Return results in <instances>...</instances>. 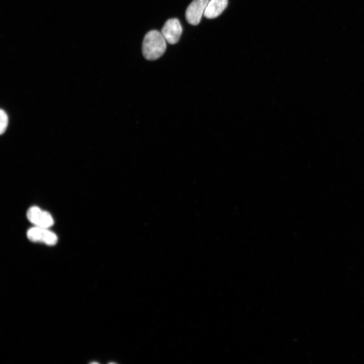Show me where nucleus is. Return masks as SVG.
I'll return each mask as SVG.
<instances>
[{"instance_id":"39448f33","label":"nucleus","mask_w":364,"mask_h":364,"mask_svg":"<svg viewBox=\"0 0 364 364\" xmlns=\"http://www.w3.org/2000/svg\"><path fill=\"white\" fill-rule=\"evenodd\" d=\"M209 0H193L188 7L185 13L187 22L193 25H198L204 14Z\"/></svg>"},{"instance_id":"f03ea898","label":"nucleus","mask_w":364,"mask_h":364,"mask_svg":"<svg viewBox=\"0 0 364 364\" xmlns=\"http://www.w3.org/2000/svg\"><path fill=\"white\" fill-rule=\"evenodd\" d=\"M27 237L31 242L43 243L49 246L55 245L58 241L56 235L48 228L35 226L27 231Z\"/></svg>"},{"instance_id":"20e7f679","label":"nucleus","mask_w":364,"mask_h":364,"mask_svg":"<svg viewBox=\"0 0 364 364\" xmlns=\"http://www.w3.org/2000/svg\"><path fill=\"white\" fill-rule=\"evenodd\" d=\"M183 29L179 21L176 18L168 19L161 30V33L169 43H177L181 35Z\"/></svg>"},{"instance_id":"7ed1b4c3","label":"nucleus","mask_w":364,"mask_h":364,"mask_svg":"<svg viewBox=\"0 0 364 364\" xmlns=\"http://www.w3.org/2000/svg\"><path fill=\"white\" fill-rule=\"evenodd\" d=\"M26 216L28 220L35 226L49 228L54 223L50 213L37 206L30 207L27 211Z\"/></svg>"},{"instance_id":"f257e3e1","label":"nucleus","mask_w":364,"mask_h":364,"mask_svg":"<svg viewBox=\"0 0 364 364\" xmlns=\"http://www.w3.org/2000/svg\"><path fill=\"white\" fill-rule=\"evenodd\" d=\"M166 48V40L161 32L153 30L145 36L142 44L143 55L148 60H155L161 57Z\"/></svg>"},{"instance_id":"0eeeda50","label":"nucleus","mask_w":364,"mask_h":364,"mask_svg":"<svg viewBox=\"0 0 364 364\" xmlns=\"http://www.w3.org/2000/svg\"><path fill=\"white\" fill-rule=\"evenodd\" d=\"M1 127H0V132L1 134H3L6 130L8 123V117L6 112L3 110H1Z\"/></svg>"},{"instance_id":"423d86ee","label":"nucleus","mask_w":364,"mask_h":364,"mask_svg":"<svg viewBox=\"0 0 364 364\" xmlns=\"http://www.w3.org/2000/svg\"><path fill=\"white\" fill-rule=\"evenodd\" d=\"M228 0H210L204 12V16L213 19L219 16L226 8Z\"/></svg>"}]
</instances>
